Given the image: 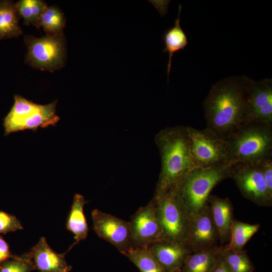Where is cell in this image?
Instances as JSON below:
<instances>
[{"label":"cell","instance_id":"cell-1","mask_svg":"<svg viewBox=\"0 0 272 272\" xmlns=\"http://www.w3.org/2000/svg\"><path fill=\"white\" fill-rule=\"evenodd\" d=\"M250 80L244 75L220 80L203 102L207 127L224 140L246 122Z\"/></svg>","mask_w":272,"mask_h":272},{"label":"cell","instance_id":"cell-2","mask_svg":"<svg viewBox=\"0 0 272 272\" xmlns=\"http://www.w3.org/2000/svg\"><path fill=\"white\" fill-rule=\"evenodd\" d=\"M155 141L161 160V169L154 194L157 195L174 187L195 168L187 126L165 128L156 134Z\"/></svg>","mask_w":272,"mask_h":272},{"label":"cell","instance_id":"cell-3","mask_svg":"<svg viewBox=\"0 0 272 272\" xmlns=\"http://www.w3.org/2000/svg\"><path fill=\"white\" fill-rule=\"evenodd\" d=\"M232 163L258 165L272 158V125L262 122L245 123L227 137Z\"/></svg>","mask_w":272,"mask_h":272},{"label":"cell","instance_id":"cell-4","mask_svg":"<svg viewBox=\"0 0 272 272\" xmlns=\"http://www.w3.org/2000/svg\"><path fill=\"white\" fill-rule=\"evenodd\" d=\"M232 164L194 168L173 187L189 216L207 206L212 189L230 177Z\"/></svg>","mask_w":272,"mask_h":272},{"label":"cell","instance_id":"cell-5","mask_svg":"<svg viewBox=\"0 0 272 272\" xmlns=\"http://www.w3.org/2000/svg\"><path fill=\"white\" fill-rule=\"evenodd\" d=\"M57 100L45 105L38 104L19 95L3 120L5 135L25 129L36 131L38 128L55 126L59 120L56 113Z\"/></svg>","mask_w":272,"mask_h":272},{"label":"cell","instance_id":"cell-6","mask_svg":"<svg viewBox=\"0 0 272 272\" xmlns=\"http://www.w3.org/2000/svg\"><path fill=\"white\" fill-rule=\"evenodd\" d=\"M153 198L162 240L186 244L190 216L175 189L172 187Z\"/></svg>","mask_w":272,"mask_h":272},{"label":"cell","instance_id":"cell-7","mask_svg":"<svg viewBox=\"0 0 272 272\" xmlns=\"http://www.w3.org/2000/svg\"><path fill=\"white\" fill-rule=\"evenodd\" d=\"M190 151L195 168H207L233 163L226 141L206 127L187 126Z\"/></svg>","mask_w":272,"mask_h":272},{"label":"cell","instance_id":"cell-8","mask_svg":"<svg viewBox=\"0 0 272 272\" xmlns=\"http://www.w3.org/2000/svg\"><path fill=\"white\" fill-rule=\"evenodd\" d=\"M28 51L25 62L41 71L54 72L64 65L66 45L63 34L48 35L41 37H25Z\"/></svg>","mask_w":272,"mask_h":272},{"label":"cell","instance_id":"cell-9","mask_svg":"<svg viewBox=\"0 0 272 272\" xmlns=\"http://www.w3.org/2000/svg\"><path fill=\"white\" fill-rule=\"evenodd\" d=\"M230 177L235 181L245 198L259 206H271L272 194L257 165L233 163Z\"/></svg>","mask_w":272,"mask_h":272},{"label":"cell","instance_id":"cell-10","mask_svg":"<svg viewBox=\"0 0 272 272\" xmlns=\"http://www.w3.org/2000/svg\"><path fill=\"white\" fill-rule=\"evenodd\" d=\"M129 222L130 240L133 249H147L150 245L162 240L153 198L146 206L140 208Z\"/></svg>","mask_w":272,"mask_h":272},{"label":"cell","instance_id":"cell-11","mask_svg":"<svg viewBox=\"0 0 272 272\" xmlns=\"http://www.w3.org/2000/svg\"><path fill=\"white\" fill-rule=\"evenodd\" d=\"M93 229L100 238L125 255L134 249L130 240L129 221L94 209L91 213Z\"/></svg>","mask_w":272,"mask_h":272},{"label":"cell","instance_id":"cell-12","mask_svg":"<svg viewBox=\"0 0 272 272\" xmlns=\"http://www.w3.org/2000/svg\"><path fill=\"white\" fill-rule=\"evenodd\" d=\"M220 241L209 203L190 216L186 244L191 251L218 246Z\"/></svg>","mask_w":272,"mask_h":272},{"label":"cell","instance_id":"cell-13","mask_svg":"<svg viewBox=\"0 0 272 272\" xmlns=\"http://www.w3.org/2000/svg\"><path fill=\"white\" fill-rule=\"evenodd\" d=\"M262 122L272 125V79H251L245 123Z\"/></svg>","mask_w":272,"mask_h":272},{"label":"cell","instance_id":"cell-14","mask_svg":"<svg viewBox=\"0 0 272 272\" xmlns=\"http://www.w3.org/2000/svg\"><path fill=\"white\" fill-rule=\"evenodd\" d=\"M165 272L181 268L187 256L192 252L185 244L160 240L147 248Z\"/></svg>","mask_w":272,"mask_h":272},{"label":"cell","instance_id":"cell-15","mask_svg":"<svg viewBox=\"0 0 272 272\" xmlns=\"http://www.w3.org/2000/svg\"><path fill=\"white\" fill-rule=\"evenodd\" d=\"M55 252L49 245L45 238L42 237L37 243L26 252L31 260L34 269L40 272H70L72 266L65 259V254Z\"/></svg>","mask_w":272,"mask_h":272},{"label":"cell","instance_id":"cell-16","mask_svg":"<svg viewBox=\"0 0 272 272\" xmlns=\"http://www.w3.org/2000/svg\"><path fill=\"white\" fill-rule=\"evenodd\" d=\"M208 202L222 245L230 239L231 227L234 220L233 207L229 198H221L216 195H210Z\"/></svg>","mask_w":272,"mask_h":272},{"label":"cell","instance_id":"cell-17","mask_svg":"<svg viewBox=\"0 0 272 272\" xmlns=\"http://www.w3.org/2000/svg\"><path fill=\"white\" fill-rule=\"evenodd\" d=\"M87 202L82 195L75 194L66 222V229L74 235V246L85 240L88 236L89 228L84 212V206Z\"/></svg>","mask_w":272,"mask_h":272},{"label":"cell","instance_id":"cell-18","mask_svg":"<svg viewBox=\"0 0 272 272\" xmlns=\"http://www.w3.org/2000/svg\"><path fill=\"white\" fill-rule=\"evenodd\" d=\"M222 247L218 245L192 252L182 266V272H212Z\"/></svg>","mask_w":272,"mask_h":272},{"label":"cell","instance_id":"cell-19","mask_svg":"<svg viewBox=\"0 0 272 272\" xmlns=\"http://www.w3.org/2000/svg\"><path fill=\"white\" fill-rule=\"evenodd\" d=\"M182 6L178 7L177 18L173 27L167 29L163 34V40L164 44V52L168 53V61L167 66L168 81L171 67L172 58L174 53L184 49L188 44L187 37L180 25V14Z\"/></svg>","mask_w":272,"mask_h":272},{"label":"cell","instance_id":"cell-20","mask_svg":"<svg viewBox=\"0 0 272 272\" xmlns=\"http://www.w3.org/2000/svg\"><path fill=\"white\" fill-rule=\"evenodd\" d=\"M15 4L12 1H0V40L16 38L22 34Z\"/></svg>","mask_w":272,"mask_h":272},{"label":"cell","instance_id":"cell-21","mask_svg":"<svg viewBox=\"0 0 272 272\" xmlns=\"http://www.w3.org/2000/svg\"><path fill=\"white\" fill-rule=\"evenodd\" d=\"M260 227L259 224H251L234 220L231 227L229 240L223 248L235 251L242 250Z\"/></svg>","mask_w":272,"mask_h":272},{"label":"cell","instance_id":"cell-22","mask_svg":"<svg viewBox=\"0 0 272 272\" xmlns=\"http://www.w3.org/2000/svg\"><path fill=\"white\" fill-rule=\"evenodd\" d=\"M65 23L64 14L56 6H47L36 27H42L48 35L60 34H63Z\"/></svg>","mask_w":272,"mask_h":272},{"label":"cell","instance_id":"cell-23","mask_svg":"<svg viewBox=\"0 0 272 272\" xmlns=\"http://www.w3.org/2000/svg\"><path fill=\"white\" fill-rule=\"evenodd\" d=\"M220 254L231 272H253L254 267L246 250L235 251L223 248Z\"/></svg>","mask_w":272,"mask_h":272},{"label":"cell","instance_id":"cell-24","mask_svg":"<svg viewBox=\"0 0 272 272\" xmlns=\"http://www.w3.org/2000/svg\"><path fill=\"white\" fill-rule=\"evenodd\" d=\"M125 255L141 272H165L147 249H134Z\"/></svg>","mask_w":272,"mask_h":272},{"label":"cell","instance_id":"cell-25","mask_svg":"<svg viewBox=\"0 0 272 272\" xmlns=\"http://www.w3.org/2000/svg\"><path fill=\"white\" fill-rule=\"evenodd\" d=\"M34 269L27 253L15 255L0 265V272H31Z\"/></svg>","mask_w":272,"mask_h":272},{"label":"cell","instance_id":"cell-26","mask_svg":"<svg viewBox=\"0 0 272 272\" xmlns=\"http://www.w3.org/2000/svg\"><path fill=\"white\" fill-rule=\"evenodd\" d=\"M23 229L21 222L15 216L0 211V234H7Z\"/></svg>","mask_w":272,"mask_h":272},{"label":"cell","instance_id":"cell-27","mask_svg":"<svg viewBox=\"0 0 272 272\" xmlns=\"http://www.w3.org/2000/svg\"><path fill=\"white\" fill-rule=\"evenodd\" d=\"M15 7L19 17L23 18L25 25L33 24L30 0H20L15 3Z\"/></svg>","mask_w":272,"mask_h":272},{"label":"cell","instance_id":"cell-28","mask_svg":"<svg viewBox=\"0 0 272 272\" xmlns=\"http://www.w3.org/2000/svg\"><path fill=\"white\" fill-rule=\"evenodd\" d=\"M257 166L262 173L269 193L272 194V158L265 159Z\"/></svg>","mask_w":272,"mask_h":272},{"label":"cell","instance_id":"cell-29","mask_svg":"<svg viewBox=\"0 0 272 272\" xmlns=\"http://www.w3.org/2000/svg\"><path fill=\"white\" fill-rule=\"evenodd\" d=\"M31 8L33 17V24L36 27L38 22L47 7L46 3L41 0H30Z\"/></svg>","mask_w":272,"mask_h":272},{"label":"cell","instance_id":"cell-30","mask_svg":"<svg viewBox=\"0 0 272 272\" xmlns=\"http://www.w3.org/2000/svg\"><path fill=\"white\" fill-rule=\"evenodd\" d=\"M14 256L10 252L7 242L0 236V265Z\"/></svg>","mask_w":272,"mask_h":272},{"label":"cell","instance_id":"cell-31","mask_svg":"<svg viewBox=\"0 0 272 272\" xmlns=\"http://www.w3.org/2000/svg\"><path fill=\"white\" fill-rule=\"evenodd\" d=\"M212 272H231L222 257L220 253Z\"/></svg>","mask_w":272,"mask_h":272},{"label":"cell","instance_id":"cell-32","mask_svg":"<svg viewBox=\"0 0 272 272\" xmlns=\"http://www.w3.org/2000/svg\"><path fill=\"white\" fill-rule=\"evenodd\" d=\"M171 272H182L181 270V268L180 269H175Z\"/></svg>","mask_w":272,"mask_h":272}]
</instances>
